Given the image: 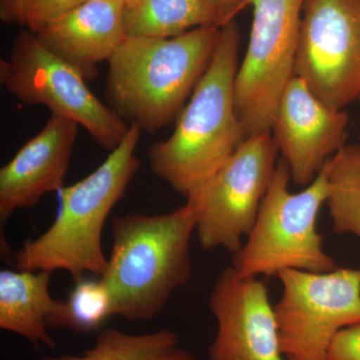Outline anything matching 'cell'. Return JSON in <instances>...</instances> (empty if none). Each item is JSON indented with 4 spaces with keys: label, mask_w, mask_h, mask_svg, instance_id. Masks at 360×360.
Returning <instances> with one entry per match:
<instances>
[{
    "label": "cell",
    "mask_w": 360,
    "mask_h": 360,
    "mask_svg": "<svg viewBox=\"0 0 360 360\" xmlns=\"http://www.w3.org/2000/svg\"><path fill=\"white\" fill-rule=\"evenodd\" d=\"M239 47L240 32L233 20L222 26L212 60L177 117L174 131L148 148L153 174L186 200L246 139L236 101Z\"/></svg>",
    "instance_id": "obj_1"
},
{
    "label": "cell",
    "mask_w": 360,
    "mask_h": 360,
    "mask_svg": "<svg viewBox=\"0 0 360 360\" xmlns=\"http://www.w3.org/2000/svg\"><path fill=\"white\" fill-rule=\"evenodd\" d=\"M123 18L131 37L170 39L201 26H220L206 0H127Z\"/></svg>",
    "instance_id": "obj_16"
},
{
    "label": "cell",
    "mask_w": 360,
    "mask_h": 360,
    "mask_svg": "<svg viewBox=\"0 0 360 360\" xmlns=\"http://www.w3.org/2000/svg\"><path fill=\"white\" fill-rule=\"evenodd\" d=\"M359 141H360V139H359ZM359 146H360V141H359Z\"/></svg>",
    "instance_id": "obj_26"
},
{
    "label": "cell",
    "mask_w": 360,
    "mask_h": 360,
    "mask_svg": "<svg viewBox=\"0 0 360 360\" xmlns=\"http://www.w3.org/2000/svg\"><path fill=\"white\" fill-rule=\"evenodd\" d=\"M51 272L4 269L0 271V328L34 347H56L49 321L63 300L49 292Z\"/></svg>",
    "instance_id": "obj_15"
},
{
    "label": "cell",
    "mask_w": 360,
    "mask_h": 360,
    "mask_svg": "<svg viewBox=\"0 0 360 360\" xmlns=\"http://www.w3.org/2000/svg\"><path fill=\"white\" fill-rule=\"evenodd\" d=\"M348 122L345 110L317 98L300 77L291 78L277 103L271 134L296 186L311 184L347 146Z\"/></svg>",
    "instance_id": "obj_12"
},
{
    "label": "cell",
    "mask_w": 360,
    "mask_h": 360,
    "mask_svg": "<svg viewBox=\"0 0 360 360\" xmlns=\"http://www.w3.org/2000/svg\"><path fill=\"white\" fill-rule=\"evenodd\" d=\"M278 149L271 132L246 137L212 179L186 200L195 205V233L205 250L236 253L257 221Z\"/></svg>",
    "instance_id": "obj_9"
},
{
    "label": "cell",
    "mask_w": 360,
    "mask_h": 360,
    "mask_svg": "<svg viewBox=\"0 0 360 360\" xmlns=\"http://www.w3.org/2000/svg\"><path fill=\"white\" fill-rule=\"evenodd\" d=\"M356 1H357V2H359V4H360V0H356Z\"/></svg>",
    "instance_id": "obj_25"
},
{
    "label": "cell",
    "mask_w": 360,
    "mask_h": 360,
    "mask_svg": "<svg viewBox=\"0 0 360 360\" xmlns=\"http://www.w3.org/2000/svg\"><path fill=\"white\" fill-rule=\"evenodd\" d=\"M210 309L217 324L210 360H288L274 305L258 277L240 276L227 267L213 285Z\"/></svg>",
    "instance_id": "obj_11"
},
{
    "label": "cell",
    "mask_w": 360,
    "mask_h": 360,
    "mask_svg": "<svg viewBox=\"0 0 360 360\" xmlns=\"http://www.w3.org/2000/svg\"><path fill=\"white\" fill-rule=\"evenodd\" d=\"M274 311L288 360H328L335 335L360 323V269L284 270Z\"/></svg>",
    "instance_id": "obj_8"
},
{
    "label": "cell",
    "mask_w": 360,
    "mask_h": 360,
    "mask_svg": "<svg viewBox=\"0 0 360 360\" xmlns=\"http://www.w3.org/2000/svg\"><path fill=\"white\" fill-rule=\"evenodd\" d=\"M304 0H250V40L236 80L245 136L271 132L277 103L295 77Z\"/></svg>",
    "instance_id": "obj_7"
},
{
    "label": "cell",
    "mask_w": 360,
    "mask_h": 360,
    "mask_svg": "<svg viewBox=\"0 0 360 360\" xmlns=\"http://www.w3.org/2000/svg\"><path fill=\"white\" fill-rule=\"evenodd\" d=\"M79 125L51 115L44 129L25 142L0 168V219L37 205L45 194L59 191L70 169Z\"/></svg>",
    "instance_id": "obj_13"
},
{
    "label": "cell",
    "mask_w": 360,
    "mask_h": 360,
    "mask_svg": "<svg viewBox=\"0 0 360 360\" xmlns=\"http://www.w3.org/2000/svg\"><path fill=\"white\" fill-rule=\"evenodd\" d=\"M328 360H360V323L340 330L328 350Z\"/></svg>",
    "instance_id": "obj_21"
},
{
    "label": "cell",
    "mask_w": 360,
    "mask_h": 360,
    "mask_svg": "<svg viewBox=\"0 0 360 360\" xmlns=\"http://www.w3.org/2000/svg\"><path fill=\"white\" fill-rule=\"evenodd\" d=\"M122 1L124 2V4H125V2L127 1V0H122Z\"/></svg>",
    "instance_id": "obj_24"
},
{
    "label": "cell",
    "mask_w": 360,
    "mask_h": 360,
    "mask_svg": "<svg viewBox=\"0 0 360 360\" xmlns=\"http://www.w3.org/2000/svg\"><path fill=\"white\" fill-rule=\"evenodd\" d=\"M179 338L170 329L131 335L104 329L94 347L80 355L66 354L41 360H174L179 354Z\"/></svg>",
    "instance_id": "obj_17"
},
{
    "label": "cell",
    "mask_w": 360,
    "mask_h": 360,
    "mask_svg": "<svg viewBox=\"0 0 360 360\" xmlns=\"http://www.w3.org/2000/svg\"><path fill=\"white\" fill-rule=\"evenodd\" d=\"M212 6L220 26L227 25L236 20L246 7H250V0H206Z\"/></svg>",
    "instance_id": "obj_22"
},
{
    "label": "cell",
    "mask_w": 360,
    "mask_h": 360,
    "mask_svg": "<svg viewBox=\"0 0 360 360\" xmlns=\"http://www.w3.org/2000/svg\"><path fill=\"white\" fill-rule=\"evenodd\" d=\"M86 0H0V20L37 33Z\"/></svg>",
    "instance_id": "obj_20"
},
{
    "label": "cell",
    "mask_w": 360,
    "mask_h": 360,
    "mask_svg": "<svg viewBox=\"0 0 360 360\" xmlns=\"http://www.w3.org/2000/svg\"><path fill=\"white\" fill-rule=\"evenodd\" d=\"M291 175L281 158L248 240L234 253L232 267L243 276H277L284 270L328 272L338 269L317 229L328 202L329 167L302 191L292 193Z\"/></svg>",
    "instance_id": "obj_5"
},
{
    "label": "cell",
    "mask_w": 360,
    "mask_h": 360,
    "mask_svg": "<svg viewBox=\"0 0 360 360\" xmlns=\"http://www.w3.org/2000/svg\"><path fill=\"white\" fill-rule=\"evenodd\" d=\"M295 75L335 110L360 103V4L304 0Z\"/></svg>",
    "instance_id": "obj_10"
},
{
    "label": "cell",
    "mask_w": 360,
    "mask_h": 360,
    "mask_svg": "<svg viewBox=\"0 0 360 360\" xmlns=\"http://www.w3.org/2000/svg\"><path fill=\"white\" fill-rule=\"evenodd\" d=\"M0 84L30 105H44L89 132L101 148H117L130 125L89 89L84 77L40 44L34 33L21 30L11 53L0 59Z\"/></svg>",
    "instance_id": "obj_6"
},
{
    "label": "cell",
    "mask_w": 360,
    "mask_h": 360,
    "mask_svg": "<svg viewBox=\"0 0 360 360\" xmlns=\"http://www.w3.org/2000/svg\"><path fill=\"white\" fill-rule=\"evenodd\" d=\"M123 8L122 0H86L35 37L85 80L94 79L97 65L108 63L127 39Z\"/></svg>",
    "instance_id": "obj_14"
},
{
    "label": "cell",
    "mask_w": 360,
    "mask_h": 360,
    "mask_svg": "<svg viewBox=\"0 0 360 360\" xmlns=\"http://www.w3.org/2000/svg\"><path fill=\"white\" fill-rule=\"evenodd\" d=\"M328 205L335 232L360 238V146H345L330 160Z\"/></svg>",
    "instance_id": "obj_18"
},
{
    "label": "cell",
    "mask_w": 360,
    "mask_h": 360,
    "mask_svg": "<svg viewBox=\"0 0 360 360\" xmlns=\"http://www.w3.org/2000/svg\"><path fill=\"white\" fill-rule=\"evenodd\" d=\"M113 316L110 290L98 281L82 278L75 283L66 302H61L49 321V328L68 329L75 333H91Z\"/></svg>",
    "instance_id": "obj_19"
},
{
    "label": "cell",
    "mask_w": 360,
    "mask_h": 360,
    "mask_svg": "<svg viewBox=\"0 0 360 360\" xmlns=\"http://www.w3.org/2000/svg\"><path fill=\"white\" fill-rule=\"evenodd\" d=\"M221 27L170 39L131 37L108 61L106 98L125 122L155 132L179 117L210 65Z\"/></svg>",
    "instance_id": "obj_3"
},
{
    "label": "cell",
    "mask_w": 360,
    "mask_h": 360,
    "mask_svg": "<svg viewBox=\"0 0 360 360\" xmlns=\"http://www.w3.org/2000/svg\"><path fill=\"white\" fill-rule=\"evenodd\" d=\"M196 221L191 200L161 214L113 217L112 250L99 276L110 290L113 315L131 322L151 321L174 291L188 283Z\"/></svg>",
    "instance_id": "obj_2"
},
{
    "label": "cell",
    "mask_w": 360,
    "mask_h": 360,
    "mask_svg": "<svg viewBox=\"0 0 360 360\" xmlns=\"http://www.w3.org/2000/svg\"><path fill=\"white\" fill-rule=\"evenodd\" d=\"M174 360H195L193 359V355L188 354L186 350L181 349L179 354L176 355V357Z\"/></svg>",
    "instance_id": "obj_23"
},
{
    "label": "cell",
    "mask_w": 360,
    "mask_h": 360,
    "mask_svg": "<svg viewBox=\"0 0 360 360\" xmlns=\"http://www.w3.org/2000/svg\"><path fill=\"white\" fill-rule=\"evenodd\" d=\"M141 129L130 124L122 143L85 179L63 187L59 210L49 229L23 245L16 255L22 270H63L75 283L85 274L101 276L108 257L103 246V227L141 165L135 155Z\"/></svg>",
    "instance_id": "obj_4"
}]
</instances>
